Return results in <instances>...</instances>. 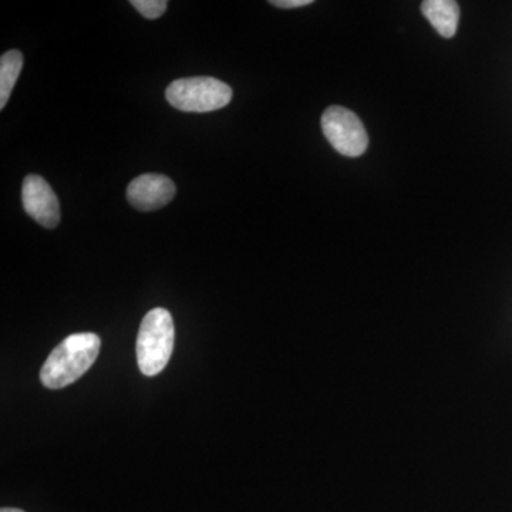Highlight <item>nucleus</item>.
Masks as SVG:
<instances>
[{"label": "nucleus", "instance_id": "nucleus-1", "mask_svg": "<svg viewBox=\"0 0 512 512\" xmlns=\"http://www.w3.org/2000/svg\"><path fill=\"white\" fill-rule=\"evenodd\" d=\"M100 346V338L94 333L70 335L47 357L40 380L53 390L77 382L96 362Z\"/></svg>", "mask_w": 512, "mask_h": 512}, {"label": "nucleus", "instance_id": "nucleus-2", "mask_svg": "<svg viewBox=\"0 0 512 512\" xmlns=\"http://www.w3.org/2000/svg\"><path fill=\"white\" fill-rule=\"evenodd\" d=\"M174 320L167 309L156 308L144 316L137 336V362L141 373L156 376L173 355Z\"/></svg>", "mask_w": 512, "mask_h": 512}, {"label": "nucleus", "instance_id": "nucleus-3", "mask_svg": "<svg viewBox=\"0 0 512 512\" xmlns=\"http://www.w3.org/2000/svg\"><path fill=\"white\" fill-rule=\"evenodd\" d=\"M165 97L177 110L210 113L231 103L232 89L214 77H188L171 83Z\"/></svg>", "mask_w": 512, "mask_h": 512}, {"label": "nucleus", "instance_id": "nucleus-4", "mask_svg": "<svg viewBox=\"0 0 512 512\" xmlns=\"http://www.w3.org/2000/svg\"><path fill=\"white\" fill-rule=\"evenodd\" d=\"M322 130L330 146L345 157H360L369 146L366 128L352 110L330 106L322 114Z\"/></svg>", "mask_w": 512, "mask_h": 512}, {"label": "nucleus", "instance_id": "nucleus-5", "mask_svg": "<svg viewBox=\"0 0 512 512\" xmlns=\"http://www.w3.org/2000/svg\"><path fill=\"white\" fill-rule=\"evenodd\" d=\"M23 208L45 228H56L60 222V205L55 191L40 175H28L22 185Z\"/></svg>", "mask_w": 512, "mask_h": 512}, {"label": "nucleus", "instance_id": "nucleus-6", "mask_svg": "<svg viewBox=\"0 0 512 512\" xmlns=\"http://www.w3.org/2000/svg\"><path fill=\"white\" fill-rule=\"evenodd\" d=\"M175 192V184L165 175L143 174L128 185L127 200L137 210L156 211L170 204Z\"/></svg>", "mask_w": 512, "mask_h": 512}, {"label": "nucleus", "instance_id": "nucleus-7", "mask_svg": "<svg viewBox=\"0 0 512 512\" xmlns=\"http://www.w3.org/2000/svg\"><path fill=\"white\" fill-rule=\"evenodd\" d=\"M421 13L444 39L456 35L460 22V6L456 0H424Z\"/></svg>", "mask_w": 512, "mask_h": 512}, {"label": "nucleus", "instance_id": "nucleus-8", "mask_svg": "<svg viewBox=\"0 0 512 512\" xmlns=\"http://www.w3.org/2000/svg\"><path fill=\"white\" fill-rule=\"evenodd\" d=\"M23 56L19 50H9L0 59V109H5L22 72Z\"/></svg>", "mask_w": 512, "mask_h": 512}, {"label": "nucleus", "instance_id": "nucleus-9", "mask_svg": "<svg viewBox=\"0 0 512 512\" xmlns=\"http://www.w3.org/2000/svg\"><path fill=\"white\" fill-rule=\"evenodd\" d=\"M134 6L146 19L154 20L160 18L167 10L168 2L164 0H133Z\"/></svg>", "mask_w": 512, "mask_h": 512}, {"label": "nucleus", "instance_id": "nucleus-10", "mask_svg": "<svg viewBox=\"0 0 512 512\" xmlns=\"http://www.w3.org/2000/svg\"><path fill=\"white\" fill-rule=\"evenodd\" d=\"M312 0H271V5L281 9H296L312 5Z\"/></svg>", "mask_w": 512, "mask_h": 512}, {"label": "nucleus", "instance_id": "nucleus-11", "mask_svg": "<svg viewBox=\"0 0 512 512\" xmlns=\"http://www.w3.org/2000/svg\"><path fill=\"white\" fill-rule=\"evenodd\" d=\"M0 512H25L22 510H18V508H2Z\"/></svg>", "mask_w": 512, "mask_h": 512}]
</instances>
